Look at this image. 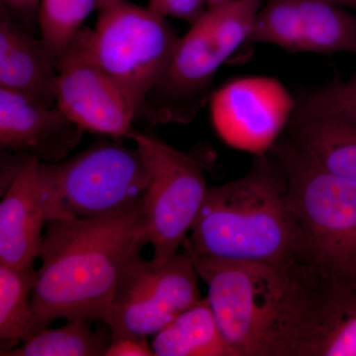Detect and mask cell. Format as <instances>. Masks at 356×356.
<instances>
[{
	"label": "cell",
	"mask_w": 356,
	"mask_h": 356,
	"mask_svg": "<svg viewBox=\"0 0 356 356\" xmlns=\"http://www.w3.org/2000/svg\"><path fill=\"white\" fill-rule=\"evenodd\" d=\"M151 243L144 208L49 222L32 295L42 327L58 318L106 324L122 271Z\"/></svg>",
	"instance_id": "1"
},
{
	"label": "cell",
	"mask_w": 356,
	"mask_h": 356,
	"mask_svg": "<svg viewBox=\"0 0 356 356\" xmlns=\"http://www.w3.org/2000/svg\"><path fill=\"white\" fill-rule=\"evenodd\" d=\"M182 248L222 261L309 266L284 172L270 152L254 156L247 175L209 188Z\"/></svg>",
	"instance_id": "2"
},
{
	"label": "cell",
	"mask_w": 356,
	"mask_h": 356,
	"mask_svg": "<svg viewBox=\"0 0 356 356\" xmlns=\"http://www.w3.org/2000/svg\"><path fill=\"white\" fill-rule=\"evenodd\" d=\"M185 250L235 356H290L307 293L317 270L222 261Z\"/></svg>",
	"instance_id": "3"
},
{
	"label": "cell",
	"mask_w": 356,
	"mask_h": 356,
	"mask_svg": "<svg viewBox=\"0 0 356 356\" xmlns=\"http://www.w3.org/2000/svg\"><path fill=\"white\" fill-rule=\"evenodd\" d=\"M286 178L304 257L324 275L356 280V184L330 172L283 135L270 149Z\"/></svg>",
	"instance_id": "4"
},
{
	"label": "cell",
	"mask_w": 356,
	"mask_h": 356,
	"mask_svg": "<svg viewBox=\"0 0 356 356\" xmlns=\"http://www.w3.org/2000/svg\"><path fill=\"white\" fill-rule=\"evenodd\" d=\"M264 0H231L207 9L178 40L142 116L153 124H187L208 104L218 70L245 47Z\"/></svg>",
	"instance_id": "5"
},
{
	"label": "cell",
	"mask_w": 356,
	"mask_h": 356,
	"mask_svg": "<svg viewBox=\"0 0 356 356\" xmlns=\"http://www.w3.org/2000/svg\"><path fill=\"white\" fill-rule=\"evenodd\" d=\"M48 222L95 219L143 207L149 173L142 153L118 140H97L57 163L40 161Z\"/></svg>",
	"instance_id": "6"
},
{
	"label": "cell",
	"mask_w": 356,
	"mask_h": 356,
	"mask_svg": "<svg viewBox=\"0 0 356 356\" xmlns=\"http://www.w3.org/2000/svg\"><path fill=\"white\" fill-rule=\"evenodd\" d=\"M97 11L91 53L142 116L145 99L165 74L180 37L165 16L129 0H99Z\"/></svg>",
	"instance_id": "7"
},
{
	"label": "cell",
	"mask_w": 356,
	"mask_h": 356,
	"mask_svg": "<svg viewBox=\"0 0 356 356\" xmlns=\"http://www.w3.org/2000/svg\"><path fill=\"white\" fill-rule=\"evenodd\" d=\"M127 139L135 143L149 170L143 208L153 259L166 261L181 250L207 196L205 165L195 154L179 151L158 136L134 129Z\"/></svg>",
	"instance_id": "8"
},
{
	"label": "cell",
	"mask_w": 356,
	"mask_h": 356,
	"mask_svg": "<svg viewBox=\"0 0 356 356\" xmlns=\"http://www.w3.org/2000/svg\"><path fill=\"white\" fill-rule=\"evenodd\" d=\"M199 274L185 250L163 261L134 257L122 271L106 327L112 341L154 337L202 299Z\"/></svg>",
	"instance_id": "9"
},
{
	"label": "cell",
	"mask_w": 356,
	"mask_h": 356,
	"mask_svg": "<svg viewBox=\"0 0 356 356\" xmlns=\"http://www.w3.org/2000/svg\"><path fill=\"white\" fill-rule=\"evenodd\" d=\"M90 35L88 27L81 28L58 60L56 105L84 131L128 138L137 108L93 58Z\"/></svg>",
	"instance_id": "10"
},
{
	"label": "cell",
	"mask_w": 356,
	"mask_h": 356,
	"mask_svg": "<svg viewBox=\"0 0 356 356\" xmlns=\"http://www.w3.org/2000/svg\"><path fill=\"white\" fill-rule=\"evenodd\" d=\"M213 127L220 139L238 151L264 156L284 135L296 98L273 76L238 77L213 91Z\"/></svg>",
	"instance_id": "11"
},
{
	"label": "cell",
	"mask_w": 356,
	"mask_h": 356,
	"mask_svg": "<svg viewBox=\"0 0 356 356\" xmlns=\"http://www.w3.org/2000/svg\"><path fill=\"white\" fill-rule=\"evenodd\" d=\"M255 44L292 54H356V14L327 0H264L243 48Z\"/></svg>",
	"instance_id": "12"
},
{
	"label": "cell",
	"mask_w": 356,
	"mask_h": 356,
	"mask_svg": "<svg viewBox=\"0 0 356 356\" xmlns=\"http://www.w3.org/2000/svg\"><path fill=\"white\" fill-rule=\"evenodd\" d=\"M290 356H356V280L316 274Z\"/></svg>",
	"instance_id": "13"
},
{
	"label": "cell",
	"mask_w": 356,
	"mask_h": 356,
	"mask_svg": "<svg viewBox=\"0 0 356 356\" xmlns=\"http://www.w3.org/2000/svg\"><path fill=\"white\" fill-rule=\"evenodd\" d=\"M84 130L57 105L0 88L1 151L57 163L67 158L81 143Z\"/></svg>",
	"instance_id": "14"
},
{
	"label": "cell",
	"mask_w": 356,
	"mask_h": 356,
	"mask_svg": "<svg viewBox=\"0 0 356 356\" xmlns=\"http://www.w3.org/2000/svg\"><path fill=\"white\" fill-rule=\"evenodd\" d=\"M284 136L327 170L356 184V121L332 108L315 90L296 98Z\"/></svg>",
	"instance_id": "15"
},
{
	"label": "cell",
	"mask_w": 356,
	"mask_h": 356,
	"mask_svg": "<svg viewBox=\"0 0 356 356\" xmlns=\"http://www.w3.org/2000/svg\"><path fill=\"white\" fill-rule=\"evenodd\" d=\"M39 159L31 158L0 202V264L33 267L48 225L39 177Z\"/></svg>",
	"instance_id": "16"
},
{
	"label": "cell",
	"mask_w": 356,
	"mask_h": 356,
	"mask_svg": "<svg viewBox=\"0 0 356 356\" xmlns=\"http://www.w3.org/2000/svg\"><path fill=\"white\" fill-rule=\"evenodd\" d=\"M57 84V70L41 40L0 6V88L55 106Z\"/></svg>",
	"instance_id": "17"
},
{
	"label": "cell",
	"mask_w": 356,
	"mask_h": 356,
	"mask_svg": "<svg viewBox=\"0 0 356 356\" xmlns=\"http://www.w3.org/2000/svg\"><path fill=\"white\" fill-rule=\"evenodd\" d=\"M151 346L156 356H235L207 297L154 334Z\"/></svg>",
	"instance_id": "18"
},
{
	"label": "cell",
	"mask_w": 356,
	"mask_h": 356,
	"mask_svg": "<svg viewBox=\"0 0 356 356\" xmlns=\"http://www.w3.org/2000/svg\"><path fill=\"white\" fill-rule=\"evenodd\" d=\"M35 281L33 267L0 264V353L19 346L43 329L32 305Z\"/></svg>",
	"instance_id": "19"
},
{
	"label": "cell",
	"mask_w": 356,
	"mask_h": 356,
	"mask_svg": "<svg viewBox=\"0 0 356 356\" xmlns=\"http://www.w3.org/2000/svg\"><path fill=\"white\" fill-rule=\"evenodd\" d=\"M83 318L67 321L56 329L43 327L19 346L0 353L1 356H102L106 355L112 334L109 327L93 331Z\"/></svg>",
	"instance_id": "20"
},
{
	"label": "cell",
	"mask_w": 356,
	"mask_h": 356,
	"mask_svg": "<svg viewBox=\"0 0 356 356\" xmlns=\"http://www.w3.org/2000/svg\"><path fill=\"white\" fill-rule=\"evenodd\" d=\"M99 0H41L38 22L44 51L57 70L60 56Z\"/></svg>",
	"instance_id": "21"
},
{
	"label": "cell",
	"mask_w": 356,
	"mask_h": 356,
	"mask_svg": "<svg viewBox=\"0 0 356 356\" xmlns=\"http://www.w3.org/2000/svg\"><path fill=\"white\" fill-rule=\"evenodd\" d=\"M315 91L332 108L356 121V70L348 81H336Z\"/></svg>",
	"instance_id": "22"
},
{
	"label": "cell",
	"mask_w": 356,
	"mask_h": 356,
	"mask_svg": "<svg viewBox=\"0 0 356 356\" xmlns=\"http://www.w3.org/2000/svg\"><path fill=\"white\" fill-rule=\"evenodd\" d=\"M149 8L165 17L181 19L193 24L207 11L205 0H149Z\"/></svg>",
	"instance_id": "23"
},
{
	"label": "cell",
	"mask_w": 356,
	"mask_h": 356,
	"mask_svg": "<svg viewBox=\"0 0 356 356\" xmlns=\"http://www.w3.org/2000/svg\"><path fill=\"white\" fill-rule=\"evenodd\" d=\"M153 348L143 337H124L110 343L105 356H154Z\"/></svg>",
	"instance_id": "24"
},
{
	"label": "cell",
	"mask_w": 356,
	"mask_h": 356,
	"mask_svg": "<svg viewBox=\"0 0 356 356\" xmlns=\"http://www.w3.org/2000/svg\"><path fill=\"white\" fill-rule=\"evenodd\" d=\"M0 6L6 7L14 17L25 27L38 19L39 6L41 0H0Z\"/></svg>",
	"instance_id": "25"
},
{
	"label": "cell",
	"mask_w": 356,
	"mask_h": 356,
	"mask_svg": "<svg viewBox=\"0 0 356 356\" xmlns=\"http://www.w3.org/2000/svg\"><path fill=\"white\" fill-rule=\"evenodd\" d=\"M332 2L336 6L344 7V8H350L356 13V0H327Z\"/></svg>",
	"instance_id": "26"
},
{
	"label": "cell",
	"mask_w": 356,
	"mask_h": 356,
	"mask_svg": "<svg viewBox=\"0 0 356 356\" xmlns=\"http://www.w3.org/2000/svg\"><path fill=\"white\" fill-rule=\"evenodd\" d=\"M231 1V0H205L206 6L207 9L214 8V7L222 6V4L227 3V2Z\"/></svg>",
	"instance_id": "27"
}]
</instances>
